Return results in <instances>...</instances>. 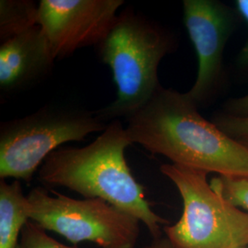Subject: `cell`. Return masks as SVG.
<instances>
[{
    "mask_svg": "<svg viewBox=\"0 0 248 248\" xmlns=\"http://www.w3.org/2000/svg\"><path fill=\"white\" fill-rule=\"evenodd\" d=\"M133 143L173 164L222 177H248V149L198 111L185 93L160 87L126 119Z\"/></svg>",
    "mask_w": 248,
    "mask_h": 248,
    "instance_id": "obj_1",
    "label": "cell"
},
{
    "mask_svg": "<svg viewBox=\"0 0 248 248\" xmlns=\"http://www.w3.org/2000/svg\"><path fill=\"white\" fill-rule=\"evenodd\" d=\"M133 142L120 120L107 124L98 138L85 147L63 146L53 152L38 171L40 181L67 187L85 197L100 199L142 222L154 240L161 238L169 221L155 213L143 186L125 159Z\"/></svg>",
    "mask_w": 248,
    "mask_h": 248,
    "instance_id": "obj_2",
    "label": "cell"
},
{
    "mask_svg": "<svg viewBox=\"0 0 248 248\" xmlns=\"http://www.w3.org/2000/svg\"><path fill=\"white\" fill-rule=\"evenodd\" d=\"M98 48L101 60L112 71L118 91L112 103L95 113L103 123L127 119L146 105L161 87L158 67L172 41L150 19L126 9L118 14Z\"/></svg>",
    "mask_w": 248,
    "mask_h": 248,
    "instance_id": "obj_3",
    "label": "cell"
},
{
    "mask_svg": "<svg viewBox=\"0 0 248 248\" xmlns=\"http://www.w3.org/2000/svg\"><path fill=\"white\" fill-rule=\"evenodd\" d=\"M176 186L183 213L163 228L175 248H248V212L232 205L211 185L208 173L175 164L160 167Z\"/></svg>",
    "mask_w": 248,
    "mask_h": 248,
    "instance_id": "obj_4",
    "label": "cell"
},
{
    "mask_svg": "<svg viewBox=\"0 0 248 248\" xmlns=\"http://www.w3.org/2000/svg\"><path fill=\"white\" fill-rule=\"evenodd\" d=\"M106 124L85 109L46 106L0 126V177L30 183L37 169L63 143L79 142Z\"/></svg>",
    "mask_w": 248,
    "mask_h": 248,
    "instance_id": "obj_5",
    "label": "cell"
},
{
    "mask_svg": "<svg viewBox=\"0 0 248 248\" xmlns=\"http://www.w3.org/2000/svg\"><path fill=\"white\" fill-rule=\"evenodd\" d=\"M29 219L78 245L92 242L101 248H134L140 221L100 199L76 200L43 187L27 196Z\"/></svg>",
    "mask_w": 248,
    "mask_h": 248,
    "instance_id": "obj_6",
    "label": "cell"
},
{
    "mask_svg": "<svg viewBox=\"0 0 248 248\" xmlns=\"http://www.w3.org/2000/svg\"><path fill=\"white\" fill-rule=\"evenodd\" d=\"M124 3V0L40 1L37 22L55 60L70 56L81 48L100 45Z\"/></svg>",
    "mask_w": 248,
    "mask_h": 248,
    "instance_id": "obj_7",
    "label": "cell"
},
{
    "mask_svg": "<svg viewBox=\"0 0 248 248\" xmlns=\"http://www.w3.org/2000/svg\"><path fill=\"white\" fill-rule=\"evenodd\" d=\"M183 7L184 23L199 62L195 83L185 94L198 106L211 96L220 78L230 18L225 8L213 0H185Z\"/></svg>",
    "mask_w": 248,
    "mask_h": 248,
    "instance_id": "obj_8",
    "label": "cell"
},
{
    "mask_svg": "<svg viewBox=\"0 0 248 248\" xmlns=\"http://www.w3.org/2000/svg\"><path fill=\"white\" fill-rule=\"evenodd\" d=\"M55 58L40 25L2 42L0 46V89L3 93L23 89L42 79Z\"/></svg>",
    "mask_w": 248,
    "mask_h": 248,
    "instance_id": "obj_9",
    "label": "cell"
},
{
    "mask_svg": "<svg viewBox=\"0 0 248 248\" xmlns=\"http://www.w3.org/2000/svg\"><path fill=\"white\" fill-rule=\"evenodd\" d=\"M27 196L19 180L0 181V248H18L21 231L29 221Z\"/></svg>",
    "mask_w": 248,
    "mask_h": 248,
    "instance_id": "obj_10",
    "label": "cell"
},
{
    "mask_svg": "<svg viewBox=\"0 0 248 248\" xmlns=\"http://www.w3.org/2000/svg\"><path fill=\"white\" fill-rule=\"evenodd\" d=\"M38 5L29 0L0 1V39L2 42L38 25Z\"/></svg>",
    "mask_w": 248,
    "mask_h": 248,
    "instance_id": "obj_11",
    "label": "cell"
},
{
    "mask_svg": "<svg viewBox=\"0 0 248 248\" xmlns=\"http://www.w3.org/2000/svg\"><path fill=\"white\" fill-rule=\"evenodd\" d=\"M211 185L232 205L248 212V177L218 176Z\"/></svg>",
    "mask_w": 248,
    "mask_h": 248,
    "instance_id": "obj_12",
    "label": "cell"
},
{
    "mask_svg": "<svg viewBox=\"0 0 248 248\" xmlns=\"http://www.w3.org/2000/svg\"><path fill=\"white\" fill-rule=\"evenodd\" d=\"M18 248H75L64 246L47 234L46 230L29 220L23 226Z\"/></svg>",
    "mask_w": 248,
    "mask_h": 248,
    "instance_id": "obj_13",
    "label": "cell"
},
{
    "mask_svg": "<svg viewBox=\"0 0 248 248\" xmlns=\"http://www.w3.org/2000/svg\"><path fill=\"white\" fill-rule=\"evenodd\" d=\"M215 124L233 139L248 138V116H222Z\"/></svg>",
    "mask_w": 248,
    "mask_h": 248,
    "instance_id": "obj_14",
    "label": "cell"
},
{
    "mask_svg": "<svg viewBox=\"0 0 248 248\" xmlns=\"http://www.w3.org/2000/svg\"><path fill=\"white\" fill-rule=\"evenodd\" d=\"M235 6L241 16L248 23V0H237ZM239 63L241 65H248V41L240 53Z\"/></svg>",
    "mask_w": 248,
    "mask_h": 248,
    "instance_id": "obj_15",
    "label": "cell"
},
{
    "mask_svg": "<svg viewBox=\"0 0 248 248\" xmlns=\"http://www.w3.org/2000/svg\"><path fill=\"white\" fill-rule=\"evenodd\" d=\"M228 109L235 116H248V94L239 98L231 100Z\"/></svg>",
    "mask_w": 248,
    "mask_h": 248,
    "instance_id": "obj_16",
    "label": "cell"
},
{
    "mask_svg": "<svg viewBox=\"0 0 248 248\" xmlns=\"http://www.w3.org/2000/svg\"><path fill=\"white\" fill-rule=\"evenodd\" d=\"M144 248H175L167 238L154 240L149 246Z\"/></svg>",
    "mask_w": 248,
    "mask_h": 248,
    "instance_id": "obj_17",
    "label": "cell"
},
{
    "mask_svg": "<svg viewBox=\"0 0 248 248\" xmlns=\"http://www.w3.org/2000/svg\"><path fill=\"white\" fill-rule=\"evenodd\" d=\"M239 141L248 149V138H242V139H240Z\"/></svg>",
    "mask_w": 248,
    "mask_h": 248,
    "instance_id": "obj_18",
    "label": "cell"
},
{
    "mask_svg": "<svg viewBox=\"0 0 248 248\" xmlns=\"http://www.w3.org/2000/svg\"></svg>",
    "mask_w": 248,
    "mask_h": 248,
    "instance_id": "obj_19",
    "label": "cell"
}]
</instances>
